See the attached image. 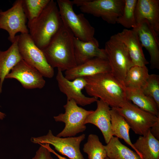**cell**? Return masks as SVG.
Instances as JSON below:
<instances>
[{"label": "cell", "instance_id": "1", "mask_svg": "<svg viewBox=\"0 0 159 159\" xmlns=\"http://www.w3.org/2000/svg\"><path fill=\"white\" fill-rule=\"evenodd\" d=\"M87 94L107 103L111 108L120 107L128 100L125 89L111 72L99 74L84 77Z\"/></svg>", "mask_w": 159, "mask_h": 159}, {"label": "cell", "instance_id": "2", "mask_svg": "<svg viewBox=\"0 0 159 159\" xmlns=\"http://www.w3.org/2000/svg\"><path fill=\"white\" fill-rule=\"evenodd\" d=\"M63 23L46 47L42 50L48 64L62 71L77 65L74 55V38Z\"/></svg>", "mask_w": 159, "mask_h": 159}, {"label": "cell", "instance_id": "3", "mask_svg": "<svg viewBox=\"0 0 159 159\" xmlns=\"http://www.w3.org/2000/svg\"><path fill=\"white\" fill-rule=\"evenodd\" d=\"M63 23L56 1L50 0L41 14L28 21L29 34L36 45L42 50L61 28Z\"/></svg>", "mask_w": 159, "mask_h": 159}, {"label": "cell", "instance_id": "4", "mask_svg": "<svg viewBox=\"0 0 159 159\" xmlns=\"http://www.w3.org/2000/svg\"><path fill=\"white\" fill-rule=\"evenodd\" d=\"M56 2L63 24L75 37L84 42L99 43L94 37V28L83 14H77L74 12L72 1L57 0Z\"/></svg>", "mask_w": 159, "mask_h": 159}, {"label": "cell", "instance_id": "5", "mask_svg": "<svg viewBox=\"0 0 159 159\" xmlns=\"http://www.w3.org/2000/svg\"><path fill=\"white\" fill-rule=\"evenodd\" d=\"M104 49L111 68V73L124 85L127 72L134 65L127 47L115 34L106 42Z\"/></svg>", "mask_w": 159, "mask_h": 159}, {"label": "cell", "instance_id": "6", "mask_svg": "<svg viewBox=\"0 0 159 159\" xmlns=\"http://www.w3.org/2000/svg\"><path fill=\"white\" fill-rule=\"evenodd\" d=\"M81 11L101 17L110 24L116 23L122 13L125 0H74Z\"/></svg>", "mask_w": 159, "mask_h": 159}, {"label": "cell", "instance_id": "7", "mask_svg": "<svg viewBox=\"0 0 159 159\" xmlns=\"http://www.w3.org/2000/svg\"><path fill=\"white\" fill-rule=\"evenodd\" d=\"M63 107L65 112L54 117L56 121L65 123L64 128L57 136L60 137H74L77 134L85 131L86 129L85 120L93 110H87L79 107L72 99L67 100Z\"/></svg>", "mask_w": 159, "mask_h": 159}, {"label": "cell", "instance_id": "8", "mask_svg": "<svg viewBox=\"0 0 159 159\" xmlns=\"http://www.w3.org/2000/svg\"><path fill=\"white\" fill-rule=\"evenodd\" d=\"M19 51L22 59L37 70L44 77L51 78L54 70L48 63L41 49L35 44L29 33L19 35Z\"/></svg>", "mask_w": 159, "mask_h": 159}, {"label": "cell", "instance_id": "9", "mask_svg": "<svg viewBox=\"0 0 159 159\" xmlns=\"http://www.w3.org/2000/svg\"><path fill=\"white\" fill-rule=\"evenodd\" d=\"M125 118L136 134L146 135L153 126L159 122V116L145 111L128 101L120 107L112 108Z\"/></svg>", "mask_w": 159, "mask_h": 159}, {"label": "cell", "instance_id": "10", "mask_svg": "<svg viewBox=\"0 0 159 159\" xmlns=\"http://www.w3.org/2000/svg\"><path fill=\"white\" fill-rule=\"evenodd\" d=\"M84 134L77 137H60L54 135L49 130L45 135L32 137L31 141L34 144H48L55 150L70 159H85L80 150V145L85 139Z\"/></svg>", "mask_w": 159, "mask_h": 159}, {"label": "cell", "instance_id": "11", "mask_svg": "<svg viewBox=\"0 0 159 159\" xmlns=\"http://www.w3.org/2000/svg\"><path fill=\"white\" fill-rule=\"evenodd\" d=\"M26 17L22 5V0H17L11 7L7 10L0 12V29L6 31L9 34L8 39L13 43L16 34L29 33L26 24Z\"/></svg>", "mask_w": 159, "mask_h": 159}, {"label": "cell", "instance_id": "12", "mask_svg": "<svg viewBox=\"0 0 159 159\" xmlns=\"http://www.w3.org/2000/svg\"><path fill=\"white\" fill-rule=\"evenodd\" d=\"M56 76L58 87L60 91L66 95L67 100H73L78 105L85 106L96 101L98 98L94 97H88L82 92V90L86 84L84 77L69 80L66 78L62 71L57 69Z\"/></svg>", "mask_w": 159, "mask_h": 159}, {"label": "cell", "instance_id": "13", "mask_svg": "<svg viewBox=\"0 0 159 159\" xmlns=\"http://www.w3.org/2000/svg\"><path fill=\"white\" fill-rule=\"evenodd\" d=\"M132 29L136 33L142 47L149 53L150 68L159 69V35L146 20L137 24Z\"/></svg>", "mask_w": 159, "mask_h": 159}, {"label": "cell", "instance_id": "14", "mask_svg": "<svg viewBox=\"0 0 159 159\" xmlns=\"http://www.w3.org/2000/svg\"><path fill=\"white\" fill-rule=\"evenodd\" d=\"M5 79H15L26 89H42L46 83L42 75L23 59L12 68Z\"/></svg>", "mask_w": 159, "mask_h": 159}, {"label": "cell", "instance_id": "15", "mask_svg": "<svg viewBox=\"0 0 159 159\" xmlns=\"http://www.w3.org/2000/svg\"><path fill=\"white\" fill-rule=\"evenodd\" d=\"M111 72L107 59L95 58L65 71L64 76L67 79L72 80L77 78Z\"/></svg>", "mask_w": 159, "mask_h": 159}, {"label": "cell", "instance_id": "16", "mask_svg": "<svg viewBox=\"0 0 159 159\" xmlns=\"http://www.w3.org/2000/svg\"><path fill=\"white\" fill-rule=\"evenodd\" d=\"M96 102V109L87 117L85 124H92L97 127L107 144L113 136L111 128V109L108 104L100 99L98 100Z\"/></svg>", "mask_w": 159, "mask_h": 159}, {"label": "cell", "instance_id": "17", "mask_svg": "<svg viewBox=\"0 0 159 159\" xmlns=\"http://www.w3.org/2000/svg\"><path fill=\"white\" fill-rule=\"evenodd\" d=\"M116 34L127 47L134 65L143 66L149 63L145 57L138 35L134 30L124 29Z\"/></svg>", "mask_w": 159, "mask_h": 159}, {"label": "cell", "instance_id": "18", "mask_svg": "<svg viewBox=\"0 0 159 159\" xmlns=\"http://www.w3.org/2000/svg\"><path fill=\"white\" fill-rule=\"evenodd\" d=\"M135 17L137 24L147 20L159 35V0H137Z\"/></svg>", "mask_w": 159, "mask_h": 159}, {"label": "cell", "instance_id": "19", "mask_svg": "<svg viewBox=\"0 0 159 159\" xmlns=\"http://www.w3.org/2000/svg\"><path fill=\"white\" fill-rule=\"evenodd\" d=\"M74 57L77 65L95 58L107 59L105 49L99 48V43L82 41L74 37Z\"/></svg>", "mask_w": 159, "mask_h": 159}, {"label": "cell", "instance_id": "20", "mask_svg": "<svg viewBox=\"0 0 159 159\" xmlns=\"http://www.w3.org/2000/svg\"><path fill=\"white\" fill-rule=\"evenodd\" d=\"M18 38L19 35H16L14 41L6 50H0V94L6 77L12 68L22 59L18 49Z\"/></svg>", "mask_w": 159, "mask_h": 159}, {"label": "cell", "instance_id": "21", "mask_svg": "<svg viewBox=\"0 0 159 159\" xmlns=\"http://www.w3.org/2000/svg\"><path fill=\"white\" fill-rule=\"evenodd\" d=\"M133 144L142 159H159V141L150 130L145 135L140 136Z\"/></svg>", "mask_w": 159, "mask_h": 159}, {"label": "cell", "instance_id": "22", "mask_svg": "<svg viewBox=\"0 0 159 159\" xmlns=\"http://www.w3.org/2000/svg\"><path fill=\"white\" fill-rule=\"evenodd\" d=\"M125 89L128 100L141 109L159 116V107L153 99L144 94L141 90Z\"/></svg>", "mask_w": 159, "mask_h": 159}, {"label": "cell", "instance_id": "23", "mask_svg": "<svg viewBox=\"0 0 159 159\" xmlns=\"http://www.w3.org/2000/svg\"><path fill=\"white\" fill-rule=\"evenodd\" d=\"M110 115L112 136L123 139L138 154L130 139L129 135L130 127L124 118L116 110L112 108L110 110Z\"/></svg>", "mask_w": 159, "mask_h": 159}, {"label": "cell", "instance_id": "24", "mask_svg": "<svg viewBox=\"0 0 159 159\" xmlns=\"http://www.w3.org/2000/svg\"><path fill=\"white\" fill-rule=\"evenodd\" d=\"M104 147L107 157L110 159H142L135 152L122 144L116 137L113 136Z\"/></svg>", "mask_w": 159, "mask_h": 159}, {"label": "cell", "instance_id": "25", "mask_svg": "<svg viewBox=\"0 0 159 159\" xmlns=\"http://www.w3.org/2000/svg\"><path fill=\"white\" fill-rule=\"evenodd\" d=\"M149 74L146 66L134 65L127 72L124 81V85L126 88L141 90Z\"/></svg>", "mask_w": 159, "mask_h": 159}, {"label": "cell", "instance_id": "26", "mask_svg": "<svg viewBox=\"0 0 159 159\" xmlns=\"http://www.w3.org/2000/svg\"><path fill=\"white\" fill-rule=\"evenodd\" d=\"M83 150L87 154L89 159H105L107 157L104 145L100 141L98 136L95 134L89 135Z\"/></svg>", "mask_w": 159, "mask_h": 159}, {"label": "cell", "instance_id": "27", "mask_svg": "<svg viewBox=\"0 0 159 159\" xmlns=\"http://www.w3.org/2000/svg\"><path fill=\"white\" fill-rule=\"evenodd\" d=\"M137 0H125L122 15L117 19L116 23L127 28H135L137 25L135 11Z\"/></svg>", "mask_w": 159, "mask_h": 159}, {"label": "cell", "instance_id": "28", "mask_svg": "<svg viewBox=\"0 0 159 159\" xmlns=\"http://www.w3.org/2000/svg\"><path fill=\"white\" fill-rule=\"evenodd\" d=\"M50 0H22L23 11L28 21L37 17L42 12Z\"/></svg>", "mask_w": 159, "mask_h": 159}, {"label": "cell", "instance_id": "29", "mask_svg": "<svg viewBox=\"0 0 159 159\" xmlns=\"http://www.w3.org/2000/svg\"><path fill=\"white\" fill-rule=\"evenodd\" d=\"M146 95L153 99L159 107V75L149 74L146 82L141 90Z\"/></svg>", "mask_w": 159, "mask_h": 159}, {"label": "cell", "instance_id": "30", "mask_svg": "<svg viewBox=\"0 0 159 159\" xmlns=\"http://www.w3.org/2000/svg\"><path fill=\"white\" fill-rule=\"evenodd\" d=\"M39 145L40 146L32 159H54L44 144Z\"/></svg>", "mask_w": 159, "mask_h": 159}, {"label": "cell", "instance_id": "31", "mask_svg": "<svg viewBox=\"0 0 159 159\" xmlns=\"http://www.w3.org/2000/svg\"><path fill=\"white\" fill-rule=\"evenodd\" d=\"M150 131L153 136L157 140L159 139V122L152 127Z\"/></svg>", "mask_w": 159, "mask_h": 159}, {"label": "cell", "instance_id": "32", "mask_svg": "<svg viewBox=\"0 0 159 159\" xmlns=\"http://www.w3.org/2000/svg\"><path fill=\"white\" fill-rule=\"evenodd\" d=\"M46 148L51 153L54 154L59 159H68L67 158L62 157L60 155L57 153H56L54 150H53L50 147V145L48 144H44Z\"/></svg>", "mask_w": 159, "mask_h": 159}, {"label": "cell", "instance_id": "33", "mask_svg": "<svg viewBox=\"0 0 159 159\" xmlns=\"http://www.w3.org/2000/svg\"><path fill=\"white\" fill-rule=\"evenodd\" d=\"M5 116L6 115L5 113L0 111V120H3Z\"/></svg>", "mask_w": 159, "mask_h": 159}, {"label": "cell", "instance_id": "34", "mask_svg": "<svg viewBox=\"0 0 159 159\" xmlns=\"http://www.w3.org/2000/svg\"><path fill=\"white\" fill-rule=\"evenodd\" d=\"M105 159H110L107 157L105 158Z\"/></svg>", "mask_w": 159, "mask_h": 159}, {"label": "cell", "instance_id": "35", "mask_svg": "<svg viewBox=\"0 0 159 159\" xmlns=\"http://www.w3.org/2000/svg\"><path fill=\"white\" fill-rule=\"evenodd\" d=\"M1 11V10L0 9V12Z\"/></svg>", "mask_w": 159, "mask_h": 159}]
</instances>
